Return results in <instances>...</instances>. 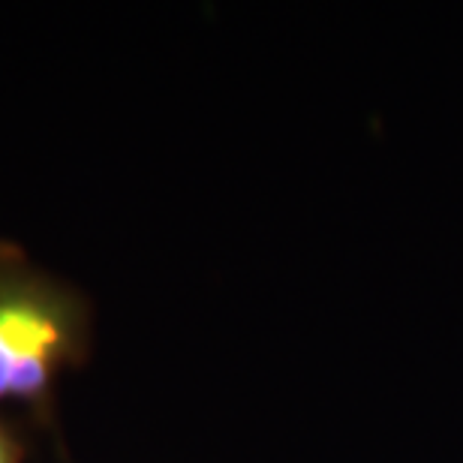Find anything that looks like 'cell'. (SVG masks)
I'll return each instance as SVG.
<instances>
[{
  "label": "cell",
  "mask_w": 463,
  "mask_h": 463,
  "mask_svg": "<svg viewBox=\"0 0 463 463\" xmlns=\"http://www.w3.org/2000/svg\"><path fill=\"white\" fill-rule=\"evenodd\" d=\"M63 340L61 322L24 298H0V397L40 392Z\"/></svg>",
  "instance_id": "obj_1"
},
{
  "label": "cell",
  "mask_w": 463,
  "mask_h": 463,
  "mask_svg": "<svg viewBox=\"0 0 463 463\" xmlns=\"http://www.w3.org/2000/svg\"><path fill=\"white\" fill-rule=\"evenodd\" d=\"M0 463H9V449H6L4 437H0Z\"/></svg>",
  "instance_id": "obj_2"
}]
</instances>
